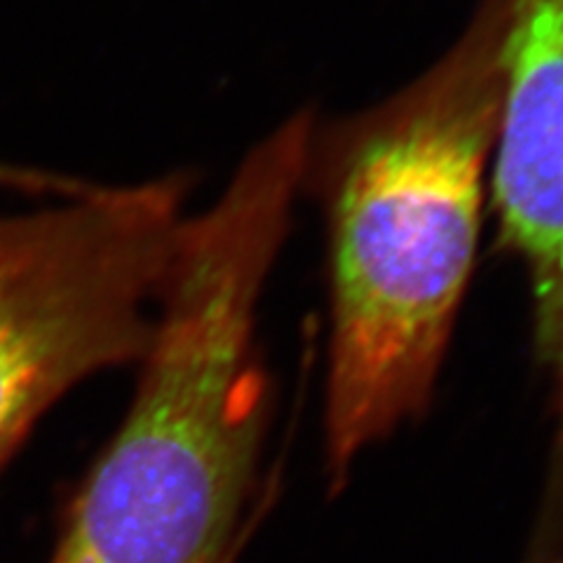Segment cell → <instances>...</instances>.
I'll return each mask as SVG.
<instances>
[{
  "label": "cell",
  "mask_w": 563,
  "mask_h": 563,
  "mask_svg": "<svg viewBox=\"0 0 563 563\" xmlns=\"http://www.w3.org/2000/svg\"><path fill=\"white\" fill-rule=\"evenodd\" d=\"M298 113L186 217L128 416L68 503L45 563H233L268 422L254 327L306 181Z\"/></svg>",
  "instance_id": "obj_1"
},
{
  "label": "cell",
  "mask_w": 563,
  "mask_h": 563,
  "mask_svg": "<svg viewBox=\"0 0 563 563\" xmlns=\"http://www.w3.org/2000/svg\"><path fill=\"white\" fill-rule=\"evenodd\" d=\"M500 111L498 20L484 0L430 70L312 139L329 233L327 467L430 407L477 256Z\"/></svg>",
  "instance_id": "obj_2"
},
{
  "label": "cell",
  "mask_w": 563,
  "mask_h": 563,
  "mask_svg": "<svg viewBox=\"0 0 563 563\" xmlns=\"http://www.w3.org/2000/svg\"><path fill=\"white\" fill-rule=\"evenodd\" d=\"M188 192L176 172L0 217V467L70 387L144 357Z\"/></svg>",
  "instance_id": "obj_3"
},
{
  "label": "cell",
  "mask_w": 563,
  "mask_h": 563,
  "mask_svg": "<svg viewBox=\"0 0 563 563\" xmlns=\"http://www.w3.org/2000/svg\"><path fill=\"white\" fill-rule=\"evenodd\" d=\"M498 20L500 111L490 192L503 244L528 275L536 350L556 434L538 521L563 531V0H488Z\"/></svg>",
  "instance_id": "obj_4"
},
{
  "label": "cell",
  "mask_w": 563,
  "mask_h": 563,
  "mask_svg": "<svg viewBox=\"0 0 563 563\" xmlns=\"http://www.w3.org/2000/svg\"><path fill=\"white\" fill-rule=\"evenodd\" d=\"M87 184L70 179V176L33 169V167H16L0 163V188L20 190L26 196H49V198H70L85 190Z\"/></svg>",
  "instance_id": "obj_5"
}]
</instances>
